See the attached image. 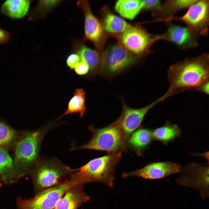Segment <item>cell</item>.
Segmentation results:
<instances>
[{
  "label": "cell",
  "mask_w": 209,
  "mask_h": 209,
  "mask_svg": "<svg viewBox=\"0 0 209 209\" xmlns=\"http://www.w3.org/2000/svg\"><path fill=\"white\" fill-rule=\"evenodd\" d=\"M118 38L119 45L138 57L148 52L152 46L160 40V35L150 34L139 26H131Z\"/></svg>",
  "instance_id": "obj_7"
},
{
  "label": "cell",
  "mask_w": 209,
  "mask_h": 209,
  "mask_svg": "<svg viewBox=\"0 0 209 209\" xmlns=\"http://www.w3.org/2000/svg\"><path fill=\"white\" fill-rule=\"evenodd\" d=\"M197 0H166L162 3L160 8L152 14L155 21H164L173 17L179 10L188 8Z\"/></svg>",
  "instance_id": "obj_17"
},
{
  "label": "cell",
  "mask_w": 209,
  "mask_h": 209,
  "mask_svg": "<svg viewBox=\"0 0 209 209\" xmlns=\"http://www.w3.org/2000/svg\"><path fill=\"white\" fill-rule=\"evenodd\" d=\"M83 182L72 174L64 182L39 192L30 199L19 198V209H53L58 201L70 188L83 185Z\"/></svg>",
  "instance_id": "obj_6"
},
{
  "label": "cell",
  "mask_w": 209,
  "mask_h": 209,
  "mask_svg": "<svg viewBox=\"0 0 209 209\" xmlns=\"http://www.w3.org/2000/svg\"><path fill=\"white\" fill-rule=\"evenodd\" d=\"M160 35L161 40L171 42L181 50L194 48L198 44L199 37L186 27L170 24L166 31Z\"/></svg>",
  "instance_id": "obj_13"
},
{
  "label": "cell",
  "mask_w": 209,
  "mask_h": 209,
  "mask_svg": "<svg viewBox=\"0 0 209 209\" xmlns=\"http://www.w3.org/2000/svg\"><path fill=\"white\" fill-rule=\"evenodd\" d=\"M83 185L71 188L58 201L53 209H77L90 199L82 190Z\"/></svg>",
  "instance_id": "obj_15"
},
{
  "label": "cell",
  "mask_w": 209,
  "mask_h": 209,
  "mask_svg": "<svg viewBox=\"0 0 209 209\" xmlns=\"http://www.w3.org/2000/svg\"><path fill=\"white\" fill-rule=\"evenodd\" d=\"M30 1L27 0H7L3 4L2 12L13 18L18 19L27 13Z\"/></svg>",
  "instance_id": "obj_20"
},
{
  "label": "cell",
  "mask_w": 209,
  "mask_h": 209,
  "mask_svg": "<svg viewBox=\"0 0 209 209\" xmlns=\"http://www.w3.org/2000/svg\"><path fill=\"white\" fill-rule=\"evenodd\" d=\"M188 8L183 16L173 17L167 19L166 21H181L186 27L199 37L206 36L208 31L209 1L197 0Z\"/></svg>",
  "instance_id": "obj_9"
},
{
  "label": "cell",
  "mask_w": 209,
  "mask_h": 209,
  "mask_svg": "<svg viewBox=\"0 0 209 209\" xmlns=\"http://www.w3.org/2000/svg\"><path fill=\"white\" fill-rule=\"evenodd\" d=\"M73 50L80 57V62L88 65V76H93L99 73L101 56L97 51L88 48L80 42L74 44Z\"/></svg>",
  "instance_id": "obj_16"
},
{
  "label": "cell",
  "mask_w": 209,
  "mask_h": 209,
  "mask_svg": "<svg viewBox=\"0 0 209 209\" xmlns=\"http://www.w3.org/2000/svg\"><path fill=\"white\" fill-rule=\"evenodd\" d=\"M209 81L205 82L194 89L201 92L206 95L209 94Z\"/></svg>",
  "instance_id": "obj_31"
},
{
  "label": "cell",
  "mask_w": 209,
  "mask_h": 209,
  "mask_svg": "<svg viewBox=\"0 0 209 209\" xmlns=\"http://www.w3.org/2000/svg\"><path fill=\"white\" fill-rule=\"evenodd\" d=\"M143 9L150 11L152 14L157 11L160 8L162 3L159 0H143Z\"/></svg>",
  "instance_id": "obj_27"
},
{
  "label": "cell",
  "mask_w": 209,
  "mask_h": 209,
  "mask_svg": "<svg viewBox=\"0 0 209 209\" xmlns=\"http://www.w3.org/2000/svg\"><path fill=\"white\" fill-rule=\"evenodd\" d=\"M167 75L169 87L166 93L168 94L194 89L209 81V54L204 53L176 62L168 69Z\"/></svg>",
  "instance_id": "obj_1"
},
{
  "label": "cell",
  "mask_w": 209,
  "mask_h": 209,
  "mask_svg": "<svg viewBox=\"0 0 209 209\" xmlns=\"http://www.w3.org/2000/svg\"><path fill=\"white\" fill-rule=\"evenodd\" d=\"M143 0H119L116 3L115 8L122 17L133 20L143 9Z\"/></svg>",
  "instance_id": "obj_22"
},
{
  "label": "cell",
  "mask_w": 209,
  "mask_h": 209,
  "mask_svg": "<svg viewBox=\"0 0 209 209\" xmlns=\"http://www.w3.org/2000/svg\"><path fill=\"white\" fill-rule=\"evenodd\" d=\"M181 167L179 164L170 162L149 163L141 169L128 172H123L122 176L126 178L138 176L146 179H154L165 178L180 173Z\"/></svg>",
  "instance_id": "obj_12"
},
{
  "label": "cell",
  "mask_w": 209,
  "mask_h": 209,
  "mask_svg": "<svg viewBox=\"0 0 209 209\" xmlns=\"http://www.w3.org/2000/svg\"><path fill=\"white\" fill-rule=\"evenodd\" d=\"M137 58L119 44L112 46L101 56L99 73L116 75L134 64Z\"/></svg>",
  "instance_id": "obj_8"
},
{
  "label": "cell",
  "mask_w": 209,
  "mask_h": 209,
  "mask_svg": "<svg viewBox=\"0 0 209 209\" xmlns=\"http://www.w3.org/2000/svg\"><path fill=\"white\" fill-rule=\"evenodd\" d=\"M13 163L7 150L0 147V177L4 182L14 181Z\"/></svg>",
  "instance_id": "obj_24"
},
{
  "label": "cell",
  "mask_w": 209,
  "mask_h": 209,
  "mask_svg": "<svg viewBox=\"0 0 209 209\" xmlns=\"http://www.w3.org/2000/svg\"><path fill=\"white\" fill-rule=\"evenodd\" d=\"M152 139V131L149 129L141 128L130 135L127 139L128 144L138 155L141 156Z\"/></svg>",
  "instance_id": "obj_18"
},
{
  "label": "cell",
  "mask_w": 209,
  "mask_h": 209,
  "mask_svg": "<svg viewBox=\"0 0 209 209\" xmlns=\"http://www.w3.org/2000/svg\"><path fill=\"white\" fill-rule=\"evenodd\" d=\"M86 92L84 89L81 88L76 89L73 97L69 102L66 110L57 120L74 113H78L80 117L82 118L86 111Z\"/></svg>",
  "instance_id": "obj_19"
},
{
  "label": "cell",
  "mask_w": 209,
  "mask_h": 209,
  "mask_svg": "<svg viewBox=\"0 0 209 209\" xmlns=\"http://www.w3.org/2000/svg\"><path fill=\"white\" fill-rule=\"evenodd\" d=\"M178 184L197 189L203 199L209 197V166L192 163L182 168Z\"/></svg>",
  "instance_id": "obj_10"
},
{
  "label": "cell",
  "mask_w": 209,
  "mask_h": 209,
  "mask_svg": "<svg viewBox=\"0 0 209 209\" xmlns=\"http://www.w3.org/2000/svg\"><path fill=\"white\" fill-rule=\"evenodd\" d=\"M101 24L105 31L118 35L123 33L131 26L120 17L111 13L107 14Z\"/></svg>",
  "instance_id": "obj_21"
},
{
  "label": "cell",
  "mask_w": 209,
  "mask_h": 209,
  "mask_svg": "<svg viewBox=\"0 0 209 209\" xmlns=\"http://www.w3.org/2000/svg\"><path fill=\"white\" fill-rule=\"evenodd\" d=\"M122 151L110 153L104 156L90 161L75 169L73 174L84 183L92 182L104 183L109 187L113 185L116 166L120 161Z\"/></svg>",
  "instance_id": "obj_4"
},
{
  "label": "cell",
  "mask_w": 209,
  "mask_h": 209,
  "mask_svg": "<svg viewBox=\"0 0 209 209\" xmlns=\"http://www.w3.org/2000/svg\"><path fill=\"white\" fill-rule=\"evenodd\" d=\"M35 166L33 177L39 192L64 182L75 170L56 158L39 160Z\"/></svg>",
  "instance_id": "obj_5"
},
{
  "label": "cell",
  "mask_w": 209,
  "mask_h": 209,
  "mask_svg": "<svg viewBox=\"0 0 209 209\" xmlns=\"http://www.w3.org/2000/svg\"><path fill=\"white\" fill-rule=\"evenodd\" d=\"M11 36L10 33L0 28V44L7 43Z\"/></svg>",
  "instance_id": "obj_30"
},
{
  "label": "cell",
  "mask_w": 209,
  "mask_h": 209,
  "mask_svg": "<svg viewBox=\"0 0 209 209\" xmlns=\"http://www.w3.org/2000/svg\"><path fill=\"white\" fill-rule=\"evenodd\" d=\"M180 133L181 130L177 125L167 122L164 126L152 132V137L153 139L166 144L179 137Z\"/></svg>",
  "instance_id": "obj_23"
},
{
  "label": "cell",
  "mask_w": 209,
  "mask_h": 209,
  "mask_svg": "<svg viewBox=\"0 0 209 209\" xmlns=\"http://www.w3.org/2000/svg\"><path fill=\"white\" fill-rule=\"evenodd\" d=\"M77 5L82 9L84 15V38L98 46L104 34L101 24L93 14L88 1L79 0Z\"/></svg>",
  "instance_id": "obj_14"
},
{
  "label": "cell",
  "mask_w": 209,
  "mask_h": 209,
  "mask_svg": "<svg viewBox=\"0 0 209 209\" xmlns=\"http://www.w3.org/2000/svg\"><path fill=\"white\" fill-rule=\"evenodd\" d=\"M51 122L35 131L27 132L17 143L13 163L14 181L20 178L38 161L40 147L47 133L56 126Z\"/></svg>",
  "instance_id": "obj_2"
},
{
  "label": "cell",
  "mask_w": 209,
  "mask_h": 209,
  "mask_svg": "<svg viewBox=\"0 0 209 209\" xmlns=\"http://www.w3.org/2000/svg\"><path fill=\"white\" fill-rule=\"evenodd\" d=\"M169 96H170L166 93L151 103L144 107L136 109L129 107L122 100L121 127L127 140L132 133L141 125L148 111L156 104L163 101Z\"/></svg>",
  "instance_id": "obj_11"
},
{
  "label": "cell",
  "mask_w": 209,
  "mask_h": 209,
  "mask_svg": "<svg viewBox=\"0 0 209 209\" xmlns=\"http://www.w3.org/2000/svg\"><path fill=\"white\" fill-rule=\"evenodd\" d=\"M60 0H40L36 6L28 15L29 20H34L46 16L49 12L61 2Z\"/></svg>",
  "instance_id": "obj_25"
},
{
  "label": "cell",
  "mask_w": 209,
  "mask_h": 209,
  "mask_svg": "<svg viewBox=\"0 0 209 209\" xmlns=\"http://www.w3.org/2000/svg\"><path fill=\"white\" fill-rule=\"evenodd\" d=\"M80 61V58L79 56L76 54L73 53L68 57L66 60V63L69 69L72 70Z\"/></svg>",
  "instance_id": "obj_28"
},
{
  "label": "cell",
  "mask_w": 209,
  "mask_h": 209,
  "mask_svg": "<svg viewBox=\"0 0 209 209\" xmlns=\"http://www.w3.org/2000/svg\"><path fill=\"white\" fill-rule=\"evenodd\" d=\"M121 115L113 123L105 127L96 129L92 126L89 129L92 133L91 139L71 151L90 149L106 151L109 153L122 151L125 149L126 139L121 129Z\"/></svg>",
  "instance_id": "obj_3"
},
{
  "label": "cell",
  "mask_w": 209,
  "mask_h": 209,
  "mask_svg": "<svg viewBox=\"0 0 209 209\" xmlns=\"http://www.w3.org/2000/svg\"><path fill=\"white\" fill-rule=\"evenodd\" d=\"M89 68L88 65L85 63L80 62L75 66L74 71L79 75H83L89 73Z\"/></svg>",
  "instance_id": "obj_29"
},
{
  "label": "cell",
  "mask_w": 209,
  "mask_h": 209,
  "mask_svg": "<svg viewBox=\"0 0 209 209\" xmlns=\"http://www.w3.org/2000/svg\"><path fill=\"white\" fill-rule=\"evenodd\" d=\"M15 136V131L11 127L0 122V147L6 146L10 144Z\"/></svg>",
  "instance_id": "obj_26"
}]
</instances>
